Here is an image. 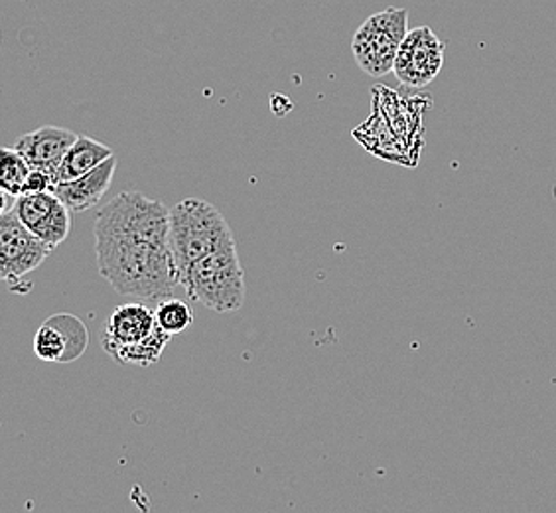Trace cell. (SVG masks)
<instances>
[{"instance_id": "17", "label": "cell", "mask_w": 556, "mask_h": 513, "mask_svg": "<svg viewBox=\"0 0 556 513\" xmlns=\"http://www.w3.org/2000/svg\"><path fill=\"white\" fill-rule=\"evenodd\" d=\"M52 188H54V176L42 168H33L24 183L22 193L50 192Z\"/></svg>"}, {"instance_id": "3", "label": "cell", "mask_w": 556, "mask_h": 513, "mask_svg": "<svg viewBox=\"0 0 556 513\" xmlns=\"http://www.w3.org/2000/svg\"><path fill=\"white\" fill-rule=\"evenodd\" d=\"M186 295L210 311L237 312L245 302V273L237 255V243L217 249L193 263L180 278Z\"/></svg>"}, {"instance_id": "10", "label": "cell", "mask_w": 556, "mask_h": 513, "mask_svg": "<svg viewBox=\"0 0 556 513\" xmlns=\"http://www.w3.org/2000/svg\"><path fill=\"white\" fill-rule=\"evenodd\" d=\"M156 328H159V322H156L154 311H150L140 302L123 304L111 312L101 346H103V350H108L113 346L139 343L152 336Z\"/></svg>"}, {"instance_id": "7", "label": "cell", "mask_w": 556, "mask_h": 513, "mask_svg": "<svg viewBox=\"0 0 556 513\" xmlns=\"http://www.w3.org/2000/svg\"><path fill=\"white\" fill-rule=\"evenodd\" d=\"M12 210L21 217L34 236L46 246H62L72 229V212L52 190L40 193H21L14 198Z\"/></svg>"}, {"instance_id": "8", "label": "cell", "mask_w": 556, "mask_h": 513, "mask_svg": "<svg viewBox=\"0 0 556 513\" xmlns=\"http://www.w3.org/2000/svg\"><path fill=\"white\" fill-rule=\"evenodd\" d=\"M77 139L79 135H75L70 128L48 125L22 135L21 139L16 140L14 149L21 152L33 168H42L54 176L67 150L74 147Z\"/></svg>"}, {"instance_id": "15", "label": "cell", "mask_w": 556, "mask_h": 513, "mask_svg": "<svg viewBox=\"0 0 556 513\" xmlns=\"http://www.w3.org/2000/svg\"><path fill=\"white\" fill-rule=\"evenodd\" d=\"M154 316L162 330L170 336L182 334L193 324V309L184 300L170 299L161 300L154 309Z\"/></svg>"}, {"instance_id": "14", "label": "cell", "mask_w": 556, "mask_h": 513, "mask_svg": "<svg viewBox=\"0 0 556 513\" xmlns=\"http://www.w3.org/2000/svg\"><path fill=\"white\" fill-rule=\"evenodd\" d=\"M30 171H33V166L26 162L18 150L2 149V161H0V188H2V192L18 198Z\"/></svg>"}, {"instance_id": "12", "label": "cell", "mask_w": 556, "mask_h": 513, "mask_svg": "<svg viewBox=\"0 0 556 513\" xmlns=\"http://www.w3.org/2000/svg\"><path fill=\"white\" fill-rule=\"evenodd\" d=\"M170 334H166L159 326L154 334L149 336L147 340H142V342L130 343V346H113V348H108L105 352L118 364L149 367V365L161 362L162 352L170 342Z\"/></svg>"}, {"instance_id": "16", "label": "cell", "mask_w": 556, "mask_h": 513, "mask_svg": "<svg viewBox=\"0 0 556 513\" xmlns=\"http://www.w3.org/2000/svg\"><path fill=\"white\" fill-rule=\"evenodd\" d=\"M34 353L38 360L48 362V364H62L64 362L65 343L64 334L60 328H55L54 324L43 322L42 326L34 336Z\"/></svg>"}, {"instance_id": "11", "label": "cell", "mask_w": 556, "mask_h": 513, "mask_svg": "<svg viewBox=\"0 0 556 513\" xmlns=\"http://www.w3.org/2000/svg\"><path fill=\"white\" fill-rule=\"evenodd\" d=\"M113 157V150L108 145L91 139V137H79L75 140L74 147L67 150L62 164L58 166L54 174V186L60 183H70L87 172L93 171L99 164Z\"/></svg>"}, {"instance_id": "13", "label": "cell", "mask_w": 556, "mask_h": 513, "mask_svg": "<svg viewBox=\"0 0 556 513\" xmlns=\"http://www.w3.org/2000/svg\"><path fill=\"white\" fill-rule=\"evenodd\" d=\"M46 322L54 324L55 328H60V331L64 334L67 348H65L64 362L62 364H72V362L79 360L86 353L87 346H89V331H87V326L81 318H77L74 314L62 312V314L50 316Z\"/></svg>"}, {"instance_id": "2", "label": "cell", "mask_w": 556, "mask_h": 513, "mask_svg": "<svg viewBox=\"0 0 556 513\" xmlns=\"http://www.w3.org/2000/svg\"><path fill=\"white\" fill-rule=\"evenodd\" d=\"M236 237L222 212L200 198H186L170 210V251L182 278L193 263L233 243Z\"/></svg>"}, {"instance_id": "6", "label": "cell", "mask_w": 556, "mask_h": 513, "mask_svg": "<svg viewBox=\"0 0 556 513\" xmlns=\"http://www.w3.org/2000/svg\"><path fill=\"white\" fill-rule=\"evenodd\" d=\"M444 42L428 26L408 30L396 54L393 74L405 87H427L444 65Z\"/></svg>"}, {"instance_id": "4", "label": "cell", "mask_w": 556, "mask_h": 513, "mask_svg": "<svg viewBox=\"0 0 556 513\" xmlns=\"http://www.w3.org/2000/svg\"><path fill=\"white\" fill-rule=\"evenodd\" d=\"M408 34V11L386 9L369 16L353 36L352 52L357 65L371 77L391 74L396 54Z\"/></svg>"}, {"instance_id": "1", "label": "cell", "mask_w": 556, "mask_h": 513, "mask_svg": "<svg viewBox=\"0 0 556 513\" xmlns=\"http://www.w3.org/2000/svg\"><path fill=\"white\" fill-rule=\"evenodd\" d=\"M97 267L115 292L144 302L170 299L180 285L170 251V210L121 192L96 215Z\"/></svg>"}, {"instance_id": "9", "label": "cell", "mask_w": 556, "mask_h": 513, "mask_svg": "<svg viewBox=\"0 0 556 513\" xmlns=\"http://www.w3.org/2000/svg\"><path fill=\"white\" fill-rule=\"evenodd\" d=\"M115 171H117V159L111 157L103 164H99L97 168L75 180L55 184L52 192L70 208L72 214H81L101 202V198L111 188Z\"/></svg>"}, {"instance_id": "5", "label": "cell", "mask_w": 556, "mask_h": 513, "mask_svg": "<svg viewBox=\"0 0 556 513\" xmlns=\"http://www.w3.org/2000/svg\"><path fill=\"white\" fill-rule=\"evenodd\" d=\"M54 249L22 224L14 210L2 212L0 217V277L7 283L21 278L40 267Z\"/></svg>"}]
</instances>
